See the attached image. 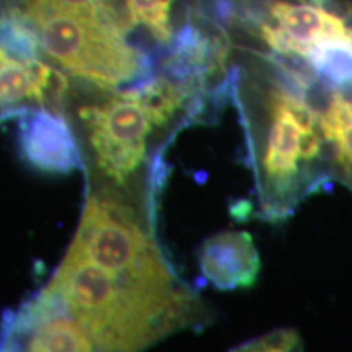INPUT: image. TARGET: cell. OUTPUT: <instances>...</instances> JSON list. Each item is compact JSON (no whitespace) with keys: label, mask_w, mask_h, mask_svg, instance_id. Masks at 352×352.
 I'll use <instances>...</instances> for the list:
<instances>
[{"label":"cell","mask_w":352,"mask_h":352,"mask_svg":"<svg viewBox=\"0 0 352 352\" xmlns=\"http://www.w3.org/2000/svg\"><path fill=\"white\" fill-rule=\"evenodd\" d=\"M318 126L323 139L336 151L338 164L352 176V101L338 94L327 111L318 116Z\"/></svg>","instance_id":"10"},{"label":"cell","mask_w":352,"mask_h":352,"mask_svg":"<svg viewBox=\"0 0 352 352\" xmlns=\"http://www.w3.org/2000/svg\"><path fill=\"white\" fill-rule=\"evenodd\" d=\"M258 36L271 57L311 56L316 47L333 41H352V28L336 13L321 6L290 0H270Z\"/></svg>","instance_id":"7"},{"label":"cell","mask_w":352,"mask_h":352,"mask_svg":"<svg viewBox=\"0 0 352 352\" xmlns=\"http://www.w3.org/2000/svg\"><path fill=\"white\" fill-rule=\"evenodd\" d=\"M264 124L246 120L250 127L253 164L256 168L263 214L267 219H283L289 204L296 201L300 183L302 147L307 132L320 129L318 116L311 111L300 91L283 78L261 95Z\"/></svg>","instance_id":"4"},{"label":"cell","mask_w":352,"mask_h":352,"mask_svg":"<svg viewBox=\"0 0 352 352\" xmlns=\"http://www.w3.org/2000/svg\"><path fill=\"white\" fill-rule=\"evenodd\" d=\"M70 246L151 300L204 320V307L175 274L151 228L118 197L104 192L87 197Z\"/></svg>","instance_id":"2"},{"label":"cell","mask_w":352,"mask_h":352,"mask_svg":"<svg viewBox=\"0 0 352 352\" xmlns=\"http://www.w3.org/2000/svg\"><path fill=\"white\" fill-rule=\"evenodd\" d=\"M15 12L32 26L52 64L90 85L114 90L153 78L148 57L127 41L116 21L69 12Z\"/></svg>","instance_id":"3"},{"label":"cell","mask_w":352,"mask_h":352,"mask_svg":"<svg viewBox=\"0 0 352 352\" xmlns=\"http://www.w3.org/2000/svg\"><path fill=\"white\" fill-rule=\"evenodd\" d=\"M77 109L88 160L104 183L127 189L147 164L148 139L153 126L151 114L134 88L121 94L101 88Z\"/></svg>","instance_id":"5"},{"label":"cell","mask_w":352,"mask_h":352,"mask_svg":"<svg viewBox=\"0 0 352 352\" xmlns=\"http://www.w3.org/2000/svg\"><path fill=\"white\" fill-rule=\"evenodd\" d=\"M69 80L46 60L33 28L0 6V124L34 108L64 114Z\"/></svg>","instance_id":"6"},{"label":"cell","mask_w":352,"mask_h":352,"mask_svg":"<svg viewBox=\"0 0 352 352\" xmlns=\"http://www.w3.org/2000/svg\"><path fill=\"white\" fill-rule=\"evenodd\" d=\"M173 2L175 0H122V10L131 30L135 26L160 44L173 41Z\"/></svg>","instance_id":"11"},{"label":"cell","mask_w":352,"mask_h":352,"mask_svg":"<svg viewBox=\"0 0 352 352\" xmlns=\"http://www.w3.org/2000/svg\"><path fill=\"white\" fill-rule=\"evenodd\" d=\"M199 267L215 289H250L258 280L261 259L248 232L226 230L214 233L201 245Z\"/></svg>","instance_id":"9"},{"label":"cell","mask_w":352,"mask_h":352,"mask_svg":"<svg viewBox=\"0 0 352 352\" xmlns=\"http://www.w3.org/2000/svg\"><path fill=\"white\" fill-rule=\"evenodd\" d=\"M20 148L25 162L47 175H69L82 166V152L63 113L34 108L21 114Z\"/></svg>","instance_id":"8"},{"label":"cell","mask_w":352,"mask_h":352,"mask_svg":"<svg viewBox=\"0 0 352 352\" xmlns=\"http://www.w3.org/2000/svg\"><path fill=\"white\" fill-rule=\"evenodd\" d=\"M82 324L96 351H139L188 324L70 246L43 289Z\"/></svg>","instance_id":"1"},{"label":"cell","mask_w":352,"mask_h":352,"mask_svg":"<svg viewBox=\"0 0 352 352\" xmlns=\"http://www.w3.org/2000/svg\"><path fill=\"white\" fill-rule=\"evenodd\" d=\"M302 349V338L296 329L280 328L263 334L235 347V351H256V352H284Z\"/></svg>","instance_id":"12"}]
</instances>
